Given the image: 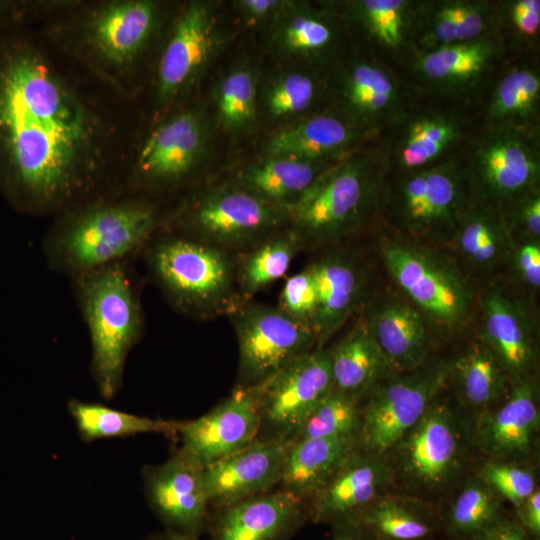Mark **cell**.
Here are the masks:
<instances>
[{"instance_id": "obj_36", "label": "cell", "mask_w": 540, "mask_h": 540, "mask_svg": "<svg viewBox=\"0 0 540 540\" xmlns=\"http://www.w3.org/2000/svg\"><path fill=\"white\" fill-rule=\"evenodd\" d=\"M321 173L316 162L272 157L249 168L243 183L260 198L290 208Z\"/></svg>"}, {"instance_id": "obj_54", "label": "cell", "mask_w": 540, "mask_h": 540, "mask_svg": "<svg viewBox=\"0 0 540 540\" xmlns=\"http://www.w3.org/2000/svg\"><path fill=\"white\" fill-rule=\"evenodd\" d=\"M475 540H533L517 520L503 519Z\"/></svg>"}, {"instance_id": "obj_37", "label": "cell", "mask_w": 540, "mask_h": 540, "mask_svg": "<svg viewBox=\"0 0 540 540\" xmlns=\"http://www.w3.org/2000/svg\"><path fill=\"white\" fill-rule=\"evenodd\" d=\"M540 78L531 69L516 68L497 83L489 104L492 126L530 131L538 116Z\"/></svg>"}, {"instance_id": "obj_12", "label": "cell", "mask_w": 540, "mask_h": 540, "mask_svg": "<svg viewBox=\"0 0 540 540\" xmlns=\"http://www.w3.org/2000/svg\"><path fill=\"white\" fill-rule=\"evenodd\" d=\"M252 389L260 420L257 439L291 443L333 390L329 351L315 348Z\"/></svg>"}, {"instance_id": "obj_33", "label": "cell", "mask_w": 540, "mask_h": 540, "mask_svg": "<svg viewBox=\"0 0 540 540\" xmlns=\"http://www.w3.org/2000/svg\"><path fill=\"white\" fill-rule=\"evenodd\" d=\"M450 381L463 402L486 410L507 391L509 375L493 352L480 340L470 343L449 364Z\"/></svg>"}, {"instance_id": "obj_10", "label": "cell", "mask_w": 540, "mask_h": 540, "mask_svg": "<svg viewBox=\"0 0 540 540\" xmlns=\"http://www.w3.org/2000/svg\"><path fill=\"white\" fill-rule=\"evenodd\" d=\"M206 125L196 107L181 106L145 124L126 176V191L147 195L184 183L201 162Z\"/></svg>"}, {"instance_id": "obj_35", "label": "cell", "mask_w": 540, "mask_h": 540, "mask_svg": "<svg viewBox=\"0 0 540 540\" xmlns=\"http://www.w3.org/2000/svg\"><path fill=\"white\" fill-rule=\"evenodd\" d=\"M68 411L86 442L143 433L176 435L181 425V421L139 416L77 399L68 402Z\"/></svg>"}, {"instance_id": "obj_25", "label": "cell", "mask_w": 540, "mask_h": 540, "mask_svg": "<svg viewBox=\"0 0 540 540\" xmlns=\"http://www.w3.org/2000/svg\"><path fill=\"white\" fill-rule=\"evenodd\" d=\"M308 267L318 295L311 328L316 338V348L322 349L363 303L367 277L360 263L344 252L328 253Z\"/></svg>"}, {"instance_id": "obj_22", "label": "cell", "mask_w": 540, "mask_h": 540, "mask_svg": "<svg viewBox=\"0 0 540 540\" xmlns=\"http://www.w3.org/2000/svg\"><path fill=\"white\" fill-rule=\"evenodd\" d=\"M511 381L507 400L495 410H483L476 425L479 448L497 460L526 456L539 430L535 380L527 375Z\"/></svg>"}, {"instance_id": "obj_9", "label": "cell", "mask_w": 540, "mask_h": 540, "mask_svg": "<svg viewBox=\"0 0 540 540\" xmlns=\"http://www.w3.org/2000/svg\"><path fill=\"white\" fill-rule=\"evenodd\" d=\"M214 36L212 13L205 3L190 1L174 10L144 94L149 99L146 123L183 106L211 57Z\"/></svg>"}, {"instance_id": "obj_21", "label": "cell", "mask_w": 540, "mask_h": 540, "mask_svg": "<svg viewBox=\"0 0 540 540\" xmlns=\"http://www.w3.org/2000/svg\"><path fill=\"white\" fill-rule=\"evenodd\" d=\"M363 320L393 373L413 372L427 364L429 323L404 297L377 300Z\"/></svg>"}, {"instance_id": "obj_11", "label": "cell", "mask_w": 540, "mask_h": 540, "mask_svg": "<svg viewBox=\"0 0 540 540\" xmlns=\"http://www.w3.org/2000/svg\"><path fill=\"white\" fill-rule=\"evenodd\" d=\"M450 381L449 364L439 361L420 369L393 373L367 394L361 412L360 448L383 455L419 421Z\"/></svg>"}, {"instance_id": "obj_55", "label": "cell", "mask_w": 540, "mask_h": 540, "mask_svg": "<svg viewBox=\"0 0 540 540\" xmlns=\"http://www.w3.org/2000/svg\"><path fill=\"white\" fill-rule=\"evenodd\" d=\"M244 10L254 17H262L279 5L275 0H244L241 1Z\"/></svg>"}, {"instance_id": "obj_5", "label": "cell", "mask_w": 540, "mask_h": 540, "mask_svg": "<svg viewBox=\"0 0 540 540\" xmlns=\"http://www.w3.org/2000/svg\"><path fill=\"white\" fill-rule=\"evenodd\" d=\"M382 261L403 297L416 307L429 325L445 334L467 325L475 305L472 278L440 248L404 235L383 236Z\"/></svg>"}, {"instance_id": "obj_30", "label": "cell", "mask_w": 540, "mask_h": 540, "mask_svg": "<svg viewBox=\"0 0 540 540\" xmlns=\"http://www.w3.org/2000/svg\"><path fill=\"white\" fill-rule=\"evenodd\" d=\"M498 41L487 34L428 50L416 68L428 82L445 89L474 84L491 67L499 52Z\"/></svg>"}, {"instance_id": "obj_51", "label": "cell", "mask_w": 540, "mask_h": 540, "mask_svg": "<svg viewBox=\"0 0 540 540\" xmlns=\"http://www.w3.org/2000/svg\"><path fill=\"white\" fill-rule=\"evenodd\" d=\"M37 0H0V27L12 24H37Z\"/></svg>"}, {"instance_id": "obj_47", "label": "cell", "mask_w": 540, "mask_h": 540, "mask_svg": "<svg viewBox=\"0 0 540 540\" xmlns=\"http://www.w3.org/2000/svg\"><path fill=\"white\" fill-rule=\"evenodd\" d=\"M505 219L514 243L540 241V191L536 187L514 200Z\"/></svg>"}, {"instance_id": "obj_50", "label": "cell", "mask_w": 540, "mask_h": 540, "mask_svg": "<svg viewBox=\"0 0 540 540\" xmlns=\"http://www.w3.org/2000/svg\"><path fill=\"white\" fill-rule=\"evenodd\" d=\"M509 19L522 37L535 38L540 29V1L516 0L509 5Z\"/></svg>"}, {"instance_id": "obj_16", "label": "cell", "mask_w": 540, "mask_h": 540, "mask_svg": "<svg viewBox=\"0 0 540 540\" xmlns=\"http://www.w3.org/2000/svg\"><path fill=\"white\" fill-rule=\"evenodd\" d=\"M148 505L166 530L199 540L211 514L204 467L182 447L167 461L142 470Z\"/></svg>"}, {"instance_id": "obj_29", "label": "cell", "mask_w": 540, "mask_h": 540, "mask_svg": "<svg viewBox=\"0 0 540 540\" xmlns=\"http://www.w3.org/2000/svg\"><path fill=\"white\" fill-rule=\"evenodd\" d=\"M328 351L333 389L357 401L393 374L363 319Z\"/></svg>"}, {"instance_id": "obj_41", "label": "cell", "mask_w": 540, "mask_h": 540, "mask_svg": "<svg viewBox=\"0 0 540 540\" xmlns=\"http://www.w3.org/2000/svg\"><path fill=\"white\" fill-rule=\"evenodd\" d=\"M358 402L333 389L306 419L295 440L359 435Z\"/></svg>"}, {"instance_id": "obj_49", "label": "cell", "mask_w": 540, "mask_h": 540, "mask_svg": "<svg viewBox=\"0 0 540 540\" xmlns=\"http://www.w3.org/2000/svg\"><path fill=\"white\" fill-rule=\"evenodd\" d=\"M509 262L521 283L532 290L539 289L540 241L514 243Z\"/></svg>"}, {"instance_id": "obj_3", "label": "cell", "mask_w": 540, "mask_h": 540, "mask_svg": "<svg viewBox=\"0 0 540 540\" xmlns=\"http://www.w3.org/2000/svg\"><path fill=\"white\" fill-rule=\"evenodd\" d=\"M157 225V209L145 195L99 197L53 217L43 255L51 270L72 278L128 261L149 243Z\"/></svg>"}, {"instance_id": "obj_17", "label": "cell", "mask_w": 540, "mask_h": 540, "mask_svg": "<svg viewBox=\"0 0 540 540\" xmlns=\"http://www.w3.org/2000/svg\"><path fill=\"white\" fill-rule=\"evenodd\" d=\"M393 448L399 470L412 484L429 489L444 485L460 460L459 436L448 407L434 400Z\"/></svg>"}, {"instance_id": "obj_19", "label": "cell", "mask_w": 540, "mask_h": 540, "mask_svg": "<svg viewBox=\"0 0 540 540\" xmlns=\"http://www.w3.org/2000/svg\"><path fill=\"white\" fill-rule=\"evenodd\" d=\"M291 443L256 439L241 450L204 467L210 507L215 510L226 507L279 486Z\"/></svg>"}, {"instance_id": "obj_8", "label": "cell", "mask_w": 540, "mask_h": 540, "mask_svg": "<svg viewBox=\"0 0 540 540\" xmlns=\"http://www.w3.org/2000/svg\"><path fill=\"white\" fill-rule=\"evenodd\" d=\"M468 192L466 170L449 159L404 174L382 199L402 235L442 248L454 238Z\"/></svg>"}, {"instance_id": "obj_46", "label": "cell", "mask_w": 540, "mask_h": 540, "mask_svg": "<svg viewBox=\"0 0 540 540\" xmlns=\"http://www.w3.org/2000/svg\"><path fill=\"white\" fill-rule=\"evenodd\" d=\"M282 38L289 50L310 53L325 48L331 42L332 31L330 26L322 20L301 15L287 24Z\"/></svg>"}, {"instance_id": "obj_52", "label": "cell", "mask_w": 540, "mask_h": 540, "mask_svg": "<svg viewBox=\"0 0 540 540\" xmlns=\"http://www.w3.org/2000/svg\"><path fill=\"white\" fill-rule=\"evenodd\" d=\"M517 522L533 540L540 537V491L536 489L517 508Z\"/></svg>"}, {"instance_id": "obj_40", "label": "cell", "mask_w": 540, "mask_h": 540, "mask_svg": "<svg viewBox=\"0 0 540 540\" xmlns=\"http://www.w3.org/2000/svg\"><path fill=\"white\" fill-rule=\"evenodd\" d=\"M358 18L368 34L388 50L402 48L413 20L412 4L405 0H361Z\"/></svg>"}, {"instance_id": "obj_14", "label": "cell", "mask_w": 540, "mask_h": 540, "mask_svg": "<svg viewBox=\"0 0 540 540\" xmlns=\"http://www.w3.org/2000/svg\"><path fill=\"white\" fill-rule=\"evenodd\" d=\"M287 218L288 207L246 189H224L187 202L175 222L181 234L222 248L254 241Z\"/></svg>"}, {"instance_id": "obj_26", "label": "cell", "mask_w": 540, "mask_h": 540, "mask_svg": "<svg viewBox=\"0 0 540 540\" xmlns=\"http://www.w3.org/2000/svg\"><path fill=\"white\" fill-rule=\"evenodd\" d=\"M513 245L502 208L470 197L448 248L467 273L492 280L509 263Z\"/></svg>"}, {"instance_id": "obj_27", "label": "cell", "mask_w": 540, "mask_h": 540, "mask_svg": "<svg viewBox=\"0 0 540 540\" xmlns=\"http://www.w3.org/2000/svg\"><path fill=\"white\" fill-rule=\"evenodd\" d=\"M359 448V435L295 440L287 449L279 486L309 503Z\"/></svg>"}, {"instance_id": "obj_43", "label": "cell", "mask_w": 540, "mask_h": 540, "mask_svg": "<svg viewBox=\"0 0 540 540\" xmlns=\"http://www.w3.org/2000/svg\"><path fill=\"white\" fill-rule=\"evenodd\" d=\"M480 479L516 508L536 490L533 473L512 463L488 462L481 471Z\"/></svg>"}, {"instance_id": "obj_42", "label": "cell", "mask_w": 540, "mask_h": 540, "mask_svg": "<svg viewBox=\"0 0 540 540\" xmlns=\"http://www.w3.org/2000/svg\"><path fill=\"white\" fill-rule=\"evenodd\" d=\"M256 90L252 75L247 70L228 74L218 89V110L225 126L238 129L249 124L256 110Z\"/></svg>"}, {"instance_id": "obj_34", "label": "cell", "mask_w": 540, "mask_h": 540, "mask_svg": "<svg viewBox=\"0 0 540 540\" xmlns=\"http://www.w3.org/2000/svg\"><path fill=\"white\" fill-rule=\"evenodd\" d=\"M355 518L375 540H430L439 527L430 508L399 496H380Z\"/></svg>"}, {"instance_id": "obj_45", "label": "cell", "mask_w": 540, "mask_h": 540, "mask_svg": "<svg viewBox=\"0 0 540 540\" xmlns=\"http://www.w3.org/2000/svg\"><path fill=\"white\" fill-rule=\"evenodd\" d=\"M317 300L316 283L307 267L286 280L280 293L278 307L295 320L311 327Z\"/></svg>"}, {"instance_id": "obj_39", "label": "cell", "mask_w": 540, "mask_h": 540, "mask_svg": "<svg viewBox=\"0 0 540 540\" xmlns=\"http://www.w3.org/2000/svg\"><path fill=\"white\" fill-rule=\"evenodd\" d=\"M301 248V242L294 231L259 245L242 264L239 276L243 292L254 295L281 278Z\"/></svg>"}, {"instance_id": "obj_44", "label": "cell", "mask_w": 540, "mask_h": 540, "mask_svg": "<svg viewBox=\"0 0 540 540\" xmlns=\"http://www.w3.org/2000/svg\"><path fill=\"white\" fill-rule=\"evenodd\" d=\"M315 94L314 82L307 75L292 73L281 78L269 91L267 105L274 117L304 111Z\"/></svg>"}, {"instance_id": "obj_6", "label": "cell", "mask_w": 540, "mask_h": 540, "mask_svg": "<svg viewBox=\"0 0 540 540\" xmlns=\"http://www.w3.org/2000/svg\"><path fill=\"white\" fill-rule=\"evenodd\" d=\"M384 192L383 173L368 159L322 172L290 207L302 247L337 241L361 227Z\"/></svg>"}, {"instance_id": "obj_15", "label": "cell", "mask_w": 540, "mask_h": 540, "mask_svg": "<svg viewBox=\"0 0 540 540\" xmlns=\"http://www.w3.org/2000/svg\"><path fill=\"white\" fill-rule=\"evenodd\" d=\"M529 132L492 126L476 144L466 173L478 199L501 207L538 187L540 158Z\"/></svg>"}, {"instance_id": "obj_20", "label": "cell", "mask_w": 540, "mask_h": 540, "mask_svg": "<svg viewBox=\"0 0 540 540\" xmlns=\"http://www.w3.org/2000/svg\"><path fill=\"white\" fill-rule=\"evenodd\" d=\"M216 511L209 540H289L310 520L309 503L281 488Z\"/></svg>"}, {"instance_id": "obj_1", "label": "cell", "mask_w": 540, "mask_h": 540, "mask_svg": "<svg viewBox=\"0 0 540 540\" xmlns=\"http://www.w3.org/2000/svg\"><path fill=\"white\" fill-rule=\"evenodd\" d=\"M145 124L37 24L0 27V194L17 212L55 217L125 192Z\"/></svg>"}, {"instance_id": "obj_28", "label": "cell", "mask_w": 540, "mask_h": 540, "mask_svg": "<svg viewBox=\"0 0 540 540\" xmlns=\"http://www.w3.org/2000/svg\"><path fill=\"white\" fill-rule=\"evenodd\" d=\"M342 96L354 122L367 130H376L400 116V87L383 65L360 60L346 71Z\"/></svg>"}, {"instance_id": "obj_48", "label": "cell", "mask_w": 540, "mask_h": 540, "mask_svg": "<svg viewBox=\"0 0 540 540\" xmlns=\"http://www.w3.org/2000/svg\"><path fill=\"white\" fill-rule=\"evenodd\" d=\"M424 39L429 50L459 42L457 1H444L435 6Z\"/></svg>"}, {"instance_id": "obj_13", "label": "cell", "mask_w": 540, "mask_h": 540, "mask_svg": "<svg viewBox=\"0 0 540 540\" xmlns=\"http://www.w3.org/2000/svg\"><path fill=\"white\" fill-rule=\"evenodd\" d=\"M232 321L239 347L237 387L255 388L316 348L312 328L279 307L248 304Z\"/></svg>"}, {"instance_id": "obj_56", "label": "cell", "mask_w": 540, "mask_h": 540, "mask_svg": "<svg viewBox=\"0 0 540 540\" xmlns=\"http://www.w3.org/2000/svg\"><path fill=\"white\" fill-rule=\"evenodd\" d=\"M144 540H193L180 534L165 530L162 533H156L148 536Z\"/></svg>"}, {"instance_id": "obj_7", "label": "cell", "mask_w": 540, "mask_h": 540, "mask_svg": "<svg viewBox=\"0 0 540 540\" xmlns=\"http://www.w3.org/2000/svg\"><path fill=\"white\" fill-rule=\"evenodd\" d=\"M146 253L155 282L180 311L209 316L233 307L234 267L222 248L173 234L154 241Z\"/></svg>"}, {"instance_id": "obj_2", "label": "cell", "mask_w": 540, "mask_h": 540, "mask_svg": "<svg viewBox=\"0 0 540 540\" xmlns=\"http://www.w3.org/2000/svg\"><path fill=\"white\" fill-rule=\"evenodd\" d=\"M171 15L154 0H77L37 25L97 77L141 105Z\"/></svg>"}, {"instance_id": "obj_4", "label": "cell", "mask_w": 540, "mask_h": 540, "mask_svg": "<svg viewBox=\"0 0 540 540\" xmlns=\"http://www.w3.org/2000/svg\"><path fill=\"white\" fill-rule=\"evenodd\" d=\"M128 261L71 278L90 337L92 376L105 399L119 391L128 354L142 334V311Z\"/></svg>"}, {"instance_id": "obj_23", "label": "cell", "mask_w": 540, "mask_h": 540, "mask_svg": "<svg viewBox=\"0 0 540 540\" xmlns=\"http://www.w3.org/2000/svg\"><path fill=\"white\" fill-rule=\"evenodd\" d=\"M391 479L383 455L359 448L309 502L310 520L332 524L356 517L382 496Z\"/></svg>"}, {"instance_id": "obj_31", "label": "cell", "mask_w": 540, "mask_h": 540, "mask_svg": "<svg viewBox=\"0 0 540 540\" xmlns=\"http://www.w3.org/2000/svg\"><path fill=\"white\" fill-rule=\"evenodd\" d=\"M357 139V130L333 115H318L274 135L267 145L274 157L318 162L341 154Z\"/></svg>"}, {"instance_id": "obj_53", "label": "cell", "mask_w": 540, "mask_h": 540, "mask_svg": "<svg viewBox=\"0 0 540 540\" xmlns=\"http://www.w3.org/2000/svg\"><path fill=\"white\" fill-rule=\"evenodd\" d=\"M331 525V540H375L371 533L355 517L342 519Z\"/></svg>"}, {"instance_id": "obj_18", "label": "cell", "mask_w": 540, "mask_h": 540, "mask_svg": "<svg viewBox=\"0 0 540 540\" xmlns=\"http://www.w3.org/2000/svg\"><path fill=\"white\" fill-rule=\"evenodd\" d=\"M259 430L254 390L236 387L203 416L181 421L178 434L182 448L206 467L255 441Z\"/></svg>"}, {"instance_id": "obj_38", "label": "cell", "mask_w": 540, "mask_h": 540, "mask_svg": "<svg viewBox=\"0 0 540 540\" xmlns=\"http://www.w3.org/2000/svg\"><path fill=\"white\" fill-rule=\"evenodd\" d=\"M505 518L496 494L481 479L472 480L452 502L445 530L453 540H475Z\"/></svg>"}, {"instance_id": "obj_32", "label": "cell", "mask_w": 540, "mask_h": 540, "mask_svg": "<svg viewBox=\"0 0 540 540\" xmlns=\"http://www.w3.org/2000/svg\"><path fill=\"white\" fill-rule=\"evenodd\" d=\"M462 124L452 115L431 112L406 123L393 148L392 158L404 174L437 163L461 138Z\"/></svg>"}, {"instance_id": "obj_24", "label": "cell", "mask_w": 540, "mask_h": 540, "mask_svg": "<svg viewBox=\"0 0 540 540\" xmlns=\"http://www.w3.org/2000/svg\"><path fill=\"white\" fill-rule=\"evenodd\" d=\"M480 339L509 377L529 375L536 362L535 328L527 307L497 289L480 301Z\"/></svg>"}]
</instances>
